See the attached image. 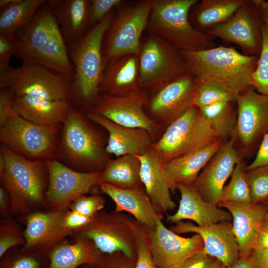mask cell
<instances>
[{
    "label": "cell",
    "instance_id": "6da1fadb",
    "mask_svg": "<svg viewBox=\"0 0 268 268\" xmlns=\"http://www.w3.org/2000/svg\"><path fill=\"white\" fill-rule=\"evenodd\" d=\"M12 41L13 56L22 63L43 66L72 81L74 67L67 44L47 0Z\"/></svg>",
    "mask_w": 268,
    "mask_h": 268
},
{
    "label": "cell",
    "instance_id": "7a4b0ae2",
    "mask_svg": "<svg viewBox=\"0 0 268 268\" xmlns=\"http://www.w3.org/2000/svg\"><path fill=\"white\" fill-rule=\"evenodd\" d=\"M180 52L197 83L218 86L235 100L240 93L253 88L251 78L258 56L243 54L234 48L222 46Z\"/></svg>",
    "mask_w": 268,
    "mask_h": 268
},
{
    "label": "cell",
    "instance_id": "3957f363",
    "mask_svg": "<svg viewBox=\"0 0 268 268\" xmlns=\"http://www.w3.org/2000/svg\"><path fill=\"white\" fill-rule=\"evenodd\" d=\"M115 14L114 8L80 39L67 44L74 67L71 104L77 108L92 109L100 98V85L106 67L102 53L103 41Z\"/></svg>",
    "mask_w": 268,
    "mask_h": 268
},
{
    "label": "cell",
    "instance_id": "277c9868",
    "mask_svg": "<svg viewBox=\"0 0 268 268\" xmlns=\"http://www.w3.org/2000/svg\"><path fill=\"white\" fill-rule=\"evenodd\" d=\"M0 178L10 195L13 216L20 218L47 210L48 172L45 160L29 159L1 144Z\"/></svg>",
    "mask_w": 268,
    "mask_h": 268
},
{
    "label": "cell",
    "instance_id": "5b68a950",
    "mask_svg": "<svg viewBox=\"0 0 268 268\" xmlns=\"http://www.w3.org/2000/svg\"><path fill=\"white\" fill-rule=\"evenodd\" d=\"M199 0H153L146 30L179 51L216 47L214 38L196 29L189 13Z\"/></svg>",
    "mask_w": 268,
    "mask_h": 268
},
{
    "label": "cell",
    "instance_id": "8992f818",
    "mask_svg": "<svg viewBox=\"0 0 268 268\" xmlns=\"http://www.w3.org/2000/svg\"><path fill=\"white\" fill-rule=\"evenodd\" d=\"M89 120L77 107L70 105L62 126L56 155L75 170L101 171L108 160L100 135Z\"/></svg>",
    "mask_w": 268,
    "mask_h": 268
},
{
    "label": "cell",
    "instance_id": "52a82bcc",
    "mask_svg": "<svg viewBox=\"0 0 268 268\" xmlns=\"http://www.w3.org/2000/svg\"><path fill=\"white\" fill-rule=\"evenodd\" d=\"M0 122L1 144L32 160L53 159L59 141L62 125L44 126L19 116L12 105Z\"/></svg>",
    "mask_w": 268,
    "mask_h": 268
},
{
    "label": "cell",
    "instance_id": "ba28073f",
    "mask_svg": "<svg viewBox=\"0 0 268 268\" xmlns=\"http://www.w3.org/2000/svg\"><path fill=\"white\" fill-rule=\"evenodd\" d=\"M71 83L69 79L38 64L22 63L16 68L0 66V88L14 95L30 96L71 104Z\"/></svg>",
    "mask_w": 268,
    "mask_h": 268
},
{
    "label": "cell",
    "instance_id": "9c48e42d",
    "mask_svg": "<svg viewBox=\"0 0 268 268\" xmlns=\"http://www.w3.org/2000/svg\"><path fill=\"white\" fill-rule=\"evenodd\" d=\"M220 139L199 108L192 106L171 123L152 148L161 160H170L204 148Z\"/></svg>",
    "mask_w": 268,
    "mask_h": 268
},
{
    "label": "cell",
    "instance_id": "30bf717a",
    "mask_svg": "<svg viewBox=\"0 0 268 268\" xmlns=\"http://www.w3.org/2000/svg\"><path fill=\"white\" fill-rule=\"evenodd\" d=\"M153 0H143L117 7L104 37L102 53L106 66L128 55H138L140 38L146 29Z\"/></svg>",
    "mask_w": 268,
    "mask_h": 268
},
{
    "label": "cell",
    "instance_id": "8fae6325",
    "mask_svg": "<svg viewBox=\"0 0 268 268\" xmlns=\"http://www.w3.org/2000/svg\"><path fill=\"white\" fill-rule=\"evenodd\" d=\"M138 58L141 89L156 92L181 74L190 72L180 51L152 33L141 43Z\"/></svg>",
    "mask_w": 268,
    "mask_h": 268
},
{
    "label": "cell",
    "instance_id": "7c38bea8",
    "mask_svg": "<svg viewBox=\"0 0 268 268\" xmlns=\"http://www.w3.org/2000/svg\"><path fill=\"white\" fill-rule=\"evenodd\" d=\"M235 102L237 118L231 139L241 157L250 156L256 153L268 132V96L250 88L240 93Z\"/></svg>",
    "mask_w": 268,
    "mask_h": 268
},
{
    "label": "cell",
    "instance_id": "4fadbf2b",
    "mask_svg": "<svg viewBox=\"0 0 268 268\" xmlns=\"http://www.w3.org/2000/svg\"><path fill=\"white\" fill-rule=\"evenodd\" d=\"M45 162L48 172L47 210L64 211L78 197L101 181V171L80 172L54 159Z\"/></svg>",
    "mask_w": 268,
    "mask_h": 268
},
{
    "label": "cell",
    "instance_id": "5bb4252c",
    "mask_svg": "<svg viewBox=\"0 0 268 268\" xmlns=\"http://www.w3.org/2000/svg\"><path fill=\"white\" fill-rule=\"evenodd\" d=\"M65 211H38L17 220L25 225V243L19 247L23 254L47 256L57 244L71 237L72 233L64 225Z\"/></svg>",
    "mask_w": 268,
    "mask_h": 268
},
{
    "label": "cell",
    "instance_id": "9a60e30c",
    "mask_svg": "<svg viewBox=\"0 0 268 268\" xmlns=\"http://www.w3.org/2000/svg\"><path fill=\"white\" fill-rule=\"evenodd\" d=\"M145 229L152 259L160 268H179L186 259L203 250L199 234L182 237L165 227L160 216L153 229Z\"/></svg>",
    "mask_w": 268,
    "mask_h": 268
},
{
    "label": "cell",
    "instance_id": "2e32d148",
    "mask_svg": "<svg viewBox=\"0 0 268 268\" xmlns=\"http://www.w3.org/2000/svg\"><path fill=\"white\" fill-rule=\"evenodd\" d=\"M263 22L251 0L240 7L226 22L206 33L238 45L246 55L259 56Z\"/></svg>",
    "mask_w": 268,
    "mask_h": 268
},
{
    "label": "cell",
    "instance_id": "e0dca14e",
    "mask_svg": "<svg viewBox=\"0 0 268 268\" xmlns=\"http://www.w3.org/2000/svg\"><path fill=\"white\" fill-rule=\"evenodd\" d=\"M148 101L142 91L125 96L104 95L90 111L123 126L145 129L153 136L158 126L145 112Z\"/></svg>",
    "mask_w": 268,
    "mask_h": 268
},
{
    "label": "cell",
    "instance_id": "ac0fdd59",
    "mask_svg": "<svg viewBox=\"0 0 268 268\" xmlns=\"http://www.w3.org/2000/svg\"><path fill=\"white\" fill-rule=\"evenodd\" d=\"M196 80L188 72L167 83L158 91L146 105L155 119L168 126L192 106Z\"/></svg>",
    "mask_w": 268,
    "mask_h": 268
},
{
    "label": "cell",
    "instance_id": "d6986e66",
    "mask_svg": "<svg viewBox=\"0 0 268 268\" xmlns=\"http://www.w3.org/2000/svg\"><path fill=\"white\" fill-rule=\"evenodd\" d=\"M241 159L230 139L223 143L192 185L206 202L218 206L225 183Z\"/></svg>",
    "mask_w": 268,
    "mask_h": 268
},
{
    "label": "cell",
    "instance_id": "ffe728a7",
    "mask_svg": "<svg viewBox=\"0 0 268 268\" xmlns=\"http://www.w3.org/2000/svg\"><path fill=\"white\" fill-rule=\"evenodd\" d=\"M171 230L179 234L193 232L199 234L204 244L203 251L218 259L227 268L239 257V246L230 221L221 222L201 227L190 222L176 223Z\"/></svg>",
    "mask_w": 268,
    "mask_h": 268
},
{
    "label": "cell",
    "instance_id": "44dd1931",
    "mask_svg": "<svg viewBox=\"0 0 268 268\" xmlns=\"http://www.w3.org/2000/svg\"><path fill=\"white\" fill-rule=\"evenodd\" d=\"M90 120L103 127L109 134L106 153L118 157L126 155L141 156L152 147V136L146 130L123 126L89 111Z\"/></svg>",
    "mask_w": 268,
    "mask_h": 268
},
{
    "label": "cell",
    "instance_id": "7402d4cb",
    "mask_svg": "<svg viewBox=\"0 0 268 268\" xmlns=\"http://www.w3.org/2000/svg\"><path fill=\"white\" fill-rule=\"evenodd\" d=\"M176 188L180 192L181 199L176 212L167 215L169 222L177 223L187 219L203 227L232 220V216L228 211L206 202L192 184L179 183Z\"/></svg>",
    "mask_w": 268,
    "mask_h": 268
},
{
    "label": "cell",
    "instance_id": "603a6c76",
    "mask_svg": "<svg viewBox=\"0 0 268 268\" xmlns=\"http://www.w3.org/2000/svg\"><path fill=\"white\" fill-rule=\"evenodd\" d=\"M137 156L141 164L140 179L152 204L164 212L173 210L176 204L171 191L177 188L168 174L165 163L152 147Z\"/></svg>",
    "mask_w": 268,
    "mask_h": 268
},
{
    "label": "cell",
    "instance_id": "cb8c5ba5",
    "mask_svg": "<svg viewBox=\"0 0 268 268\" xmlns=\"http://www.w3.org/2000/svg\"><path fill=\"white\" fill-rule=\"evenodd\" d=\"M218 206L227 209L232 216L233 230L240 254L250 255L262 228L268 206L261 203L244 204L223 201Z\"/></svg>",
    "mask_w": 268,
    "mask_h": 268
},
{
    "label": "cell",
    "instance_id": "d4e9b609",
    "mask_svg": "<svg viewBox=\"0 0 268 268\" xmlns=\"http://www.w3.org/2000/svg\"><path fill=\"white\" fill-rule=\"evenodd\" d=\"M75 234L90 239L103 254L120 252L129 258H134L133 248L121 231V223L105 212L97 213L88 225Z\"/></svg>",
    "mask_w": 268,
    "mask_h": 268
},
{
    "label": "cell",
    "instance_id": "484cf974",
    "mask_svg": "<svg viewBox=\"0 0 268 268\" xmlns=\"http://www.w3.org/2000/svg\"><path fill=\"white\" fill-rule=\"evenodd\" d=\"M104 95L125 96L142 91L138 55L122 57L106 66L100 85Z\"/></svg>",
    "mask_w": 268,
    "mask_h": 268
},
{
    "label": "cell",
    "instance_id": "4316f807",
    "mask_svg": "<svg viewBox=\"0 0 268 268\" xmlns=\"http://www.w3.org/2000/svg\"><path fill=\"white\" fill-rule=\"evenodd\" d=\"M98 186L114 202V212H128L145 228H155L156 219L159 216L145 191L142 189H121L103 182H100Z\"/></svg>",
    "mask_w": 268,
    "mask_h": 268
},
{
    "label": "cell",
    "instance_id": "83f0119b",
    "mask_svg": "<svg viewBox=\"0 0 268 268\" xmlns=\"http://www.w3.org/2000/svg\"><path fill=\"white\" fill-rule=\"evenodd\" d=\"M55 246L48 253V268H78L97 265L102 253L89 238L75 234Z\"/></svg>",
    "mask_w": 268,
    "mask_h": 268
},
{
    "label": "cell",
    "instance_id": "f1b7e54d",
    "mask_svg": "<svg viewBox=\"0 0 268 268\" xmlns=\"http://www.w3.org/2000/svg\"><path fill=\"white\" fill-rule=\"evenodd\" d=\"M12 105L21 117L37 125H62L68 114L70 103L30 96L12 95Z\"/></svg>",
    "mask_w": 268,
    "mask_h": 268
},
{
    "label": "cell",
    "instance_id": "f546056e",
    "mask_svg": "<svg viewBox=\"0 0 268 268\" xmlns=\"http://www.w3.org/2000/svg\"><path fill=\"white\" fill-rule=\"evenodd\" d=\"M47 2L67 44L78 41L88 31L90 0H48Z\"/></svg>",
    "mask_w": 268,
    "mask_h": 268
},
{
    "label": "cell",
    "instance_id": "4dcf8cb0",
    "mask_svg": "<svg viewBox=\"0 0 268 268\" xmlns=\"http://www.w3.org/2000/svg\"><path fill=\"white\" fill-rule=\"evenodd\" d=\"M219 140L204 148L174 158L165 163L173 184H192L223 144Z\"/></svg>",
    "mask_w": 268,
    "mask_h": 268
},
{
    "label": "cell",
    "instance_id": "1f68e13d",
    "mask_svg": "<svg viewBox=\"0 0 268 268\" xmlns=\"http://www.w3.org/2000/svg\"><path fill=\"white\" fill-rule=\"evenodd\" d=\"M248 0H202L193 7L192 22L197 30L206 33L227 21Z\"/></svg>",
    "mask_w": 268,
    "mask_h": 268
},
{
    "label": "cell",
    "instance_id": "d6a6232c",
    "mask_svg": "<svg viewBox=\"0 0 268 268\" xmlns=\"http://www.w3.org/2000/svg\"><path fill=\"white\" fill-rule=\"evenodd\" d=\"M140 167V160L135 155L108 160L101 171L100 182L124 189H142Z\"/></svg>",
    "mask_w": 268,
    "mask_h": 268
},
{
    "label": "cell",
    "instance_id": "836d02e7",
    "mask_svg": "<svg viewBox=\"0 0 268 268\" xmlns=\"http://www.w3.org/2000/svg\"><path fill=\"white\" fill-rule=\"evenodd\" d=\"M45 0H20L0 8V34L12 41L16 34L27 25Z\"/></svg>",
    "mask_w": 268,
    "mask_h": 268
},
{
    "label": "cell",
    "instance_id": "e575fe53",
    "mask_svg": "<svg viewBox=\"0 0 268 268\" xmlns=\"http://www.w3.org/2000/svg\"><path fill=\"white\" fill-rule=\"evenodd\" d=\"M235 102H222L198 108L218 138L223 142L231 139L237 118Z\"/></svg>",
    "mask_w": 268,
    "mask_h": 268
},
{
    "label": "cell",
    "instance_id": "d590c367",
    "mask_svg": "<svg viewBox=\"0 0 268 268\" xmlns=\"http://www.w3.org/2000/svg\"><path fill=\"white\" fill-rule=\"evenodd\" d=\"M247 165L241 159L237 163L231 175L229 183L225 185L221 201L244 204H251L249 189L246 178Z\"/></svg>",
    "mask_w": 268,
    "mask_h": 268
},
{
    "label": "cell",
    "instance_id": "8d00e7d4",
    "mask_svg": "<svg viewBox=\"0 0 268 268\" xmlns=\"http://www.w3.org/2000/svg\"><path fill=\"white\" fill-rule=\"evenodd\" d=\"M261 36V51L251 81L257 92L268 96V25L263 24Z\"/></svg>",
    "mask_w": 268,
    "mask_h": 268
},
{
    "label": "cell",
    "instance_id": "74e56055",
    "mask_svg": "<svg viewBox=\"0 0 268 268\" xmlns=\"http://www.w3.org/2000/svg\"><path fill=\"white\" fill-rule=\"evenodd\" d=\"M251 204L268 202V165L246 170Z\"/></svg>",
    "mask_w": 268,
    "mask_h": 268
},
{
    "label": "cell",
    "instance_id": "f35d334b",
    "mask_svg": "<svg viewBox=\"0 0 268 268\" xmlns=\"http://www.w3.org/2000/svg\"><path fill=\"white\" fill-rule=\"evenodd\" d=\"M25 243L24 229L12 218L0 220V258L9 250Z\"/></svg>",
    "mask_w": 268,
    "mask_h": 268
},
{
    "label": "cell",
    "instance_id": "ab89813d",
    "mask_svg": "<svg viewBox=\"0 0 268 268\" xmlns=\"http://www.w3.org/2000/svg\"><path fill=\"white\" fill-rule=\"evenodd\" d=\"M0 259V268H48L49 265L47 256L23 254L19 247L9 250Z\"/></svg>",
    "mask_w": 268,
    "mask_h": 268
},
{
    "label": "cell",
    "instance_id": "60d3db41",
    "mask_svg": "<svg viewBox=\"0 0 268 268\" xmlns=\"http://www.w3.org/2000/svg\"><path fill=\"white\" fill-rule=\"evenodd\" d=\"M231 101L235 102V100L221 88L211 84L197 82L193 97L194 106L200 108L219 102Z\"/></svg>",
    "mask_w": 268,
    "mask_h": 268
},
{
    "label": "cell",
    "instance_id": "b9f144b4",
    "mask_svg": "<svg viewBox=\"0 0 268 268\" xmlns=\"http://www.w3.org/2000/svg\"><path fill=\"white\" fill-rule=\"evenodd\" d=\"M105 203L104 198L100 195H84L73 201L68 209L88 217H93L104 208Z\"/></svg>",
    "mask_w": 268,
    "mask_h": 268
},
{
    "label": "cell",
    "instance_id": "7bdbcfd3",
    "mask_svg": "<svg viewBox=\"0 0 268 268\" xmlns=\"http://www.w3.org/2000/svg\"><path fill=\"white\" fill-rule=\"evenodd\" d=\"M136 245L137 257L134 268H160L154 262L147 238L142 231L132 227Z\"/></svg>",
    "mask_w": 268,
    "mask_h": 268
},
{
    "label": "cell",
    "instance_id": "ee69618b",
    "mask_svg": "<svg viewBox=\"0 0 268 268\" xmlns=\"http://www.w3.org/2000/svg\"><path fill=\"white\" fill-rule=\"evenodd\" d=\"M121 0H91L89 7V20L93 27L100 23L115 7L123 2Z\"/></svg>",
    "mask_w": 268,
    "mask_h": 268
},
{
    "label": "cell",
    "instance_id": "f6af8a7d",
    "mask_svg": "<svg viewBox=\"0 0 268 268\" xmlns=\"http://www.w3.org/2000/svg\"><path fill=\"white\" fill-rule=\"evenodd\" d=\"M122 253H102L97 264V268H134L136 259L129 258Z\"/></svg>",
    "mask_w": 268,
    "mask_h": 268
},
{
    "label": "cell",
    "instance_id": "bcb514c9",
    "mask_svg": "<svg viewBox=\"0 0 268 268\" xmlns=\"http://www.w3.org/2000/svg\"><path fill=\"white\" fill-rule=\"evenodd\" d=\"M92 218L67 209L64 213V225L66 229L72 232L73 235L88 225Z\"/></svg>",
    "mask_w": 268,
    "mask_h": 268
},
{
    "label": "cell",
    "instance_id": "7dc6e473",
    "mask_svg": "<svg viewBox=\"0 0 268 268\" xmlns=\"http://www.w3.org/2000/svg\"><path fill=\"white\" fill-rule=\"evenodd\" d=\"M215 259L200 251L186 259L179 268H209Z\"/></svg>",
    "mask_w": 268,
    "mask_h": 268
},
{
    "label": "cell",
    "instance_id": "c3c4849f",
    "mask_svg": "<svg viewBox=\"0 0 268 268\" xmlns=\"http://www.w3.org/2000/svg\"><path fill=\"white\" fill-rule=\"evenodd\" d=\"M268 165V132L264 135L254 160L247 165L246 170Z\"/></svg>",
    "mask_w": 268,
    "mask_h": 268
},
{
    "label": "cell",
    "instance_id": "681fc988",
    "mask_svg": "<svg viewBox=\"0 0 268 268\" xmlns=\"http://www.w3.org/2000/svg\"><path fill=\"white\" fill-rule=\"evenodd\" d=\"M13 54L12 41L5 36L0 34V66L10 65V59Z\"/></svg>",
    "mask_w": 268,
    "mask_h": 268
},
{
    "label": "cell",
    "instance_id": "f907efd6",
    "mask_svg": "<svg viewBox=\"0 0 268 268\" xmlns=\"http://www.w3.org/2000/svg\"><path fill=\"white\" fill-rule=\"evenodd\" d=\"M0 219L12 218V205L10 195L6 189L0 186Z\"/></svg>",
    "mask_w": 268,
    "mask_h": 268
},
{
    "label": "cell",
    "instance_id": "816d5d0a",
    "mask_svg": "<svg viewBox=\"0 0 268 268\" xmlns=\"http://www.w3.org/2000/svg\"><path fill=\"white\" fill-rule=\"evenodd\" d=\"M254 268H268V250H255L250 255Z\"/></svg>",
    "mask_w": 268,
    "mask_h": 268
},
{
    "label": "cell",
    "instance_id": "f5cc1de1",
    "mask_svg": "<svg viewBox=\"0 0 268 268\" xmlns=\"http://www.w3.org/2000/svg\"><path fill=\"white\" fill-rule=\"evenodd\" d=\"M263 24L268 25V0H251Z\"/></svg>",
    "mask_w": 268,
    "mask_h": 268
},
{
    "label": "cell",
    "instance_id": "db71d44e",
    "mask_svg": "<svg viewBox=\"0 0 268 268\" xmlns=\"http://www.w3.org/2000/svg\"><path fill=\"white\" fill-rule=\"evenodd\" d=\"M227 268H254L250 255L240 254L239 258Z\"/></svg>",
    "mask_w": 268,
    "mask_h": 268
},
{
    "label": "cell",
    "instance_id": "11a10c76",
    "mask_svg": "<svg viewBox=\"0 0 268 268\" xmlns=\"http://www.w3.org/2000/svg\"><path fill=\"white\" fill-rule=\"evenodd\" d=\"M268 250V231L263 228L260 231L255 245V250Z\"/></svg>",
    "mask_w": 268,
    "mask_h": 268
},
{
    "label": "cell",
    "instance_id": "9f6ffc18",
    "mask_svg": "<svg viewBox=\"0 0 268 268\" xmlns=\"http://www.w3.org/2000/svg\"><path fill=\"white\" fill-rule=\"evenodd\" d=\"M20 0H0V7L2 8L4 7L17 2Z\"/></svg>",
    "mask_w": 268,
    "mask_h": 268
},
{
    "label": "cell",
    "instance_id": "6f0895ef",
    "mask_svg": "<svg viewBox=\"0 0 268 268\" xmlns=\"http://www.w3.org/2000/svg\"><path fill=\"white\" fill-rule=\"evenodd\" d=\"M209 268H227V267L218 259H215Z\"/></svg>",
    "mask_w": 268,
    "mask_h": 268
},
{
    "label": "cell",
    "instance_id": "680465c9",
    "mask_svg": "<svg viewBox=\"0 0 268 268\" xmlns=\"http://www.w3.org/2000/svg\"><path fill=\"white\" fill-rule=\"evenodd\" d=\"M262 228L268 231V210L266 214Z\"/></svg>",
    "mask_w": 268,
    "mask_h": 268
},
{
    "label": "cell",
    "instance_id": "91938a15",
    "mask_svg": "<svg viewBox=\"0 0 268 268\" xmlns=\"http://www.w3.org/2000/svg\"><path fill=\"white\" fill-rule=\"evenodd\" d=\"M78 268H97V265H83Z\"/></svg>",
    "mask_w": 268,
    "mask_h": 268
},
{
    "label": "cell",
    "instance_id": "94428289",
    "mask_svg": "<svg viewBox=\"0 0 268 268\" xmlns=\"http://www.w3.org/2000/svg\"><path fill=\"white\" fill-rule=\"evenodd\" d=\"M265 204L267 205L268 206V202H267V203H266Z\"/></svg>",
    "mask_w": 268,
    "mask_h": 268
},
{
    "label": "cell",
    "instance_id": "6125c7cd",
    "mask_svg": "<svg viewBox=\"0 0 268 268\" xmlns=\"http://www.w3.org/2000/svg\"></svg>",
    "mask_w": 268,
    "mask_h": 268
}]
</instances>
